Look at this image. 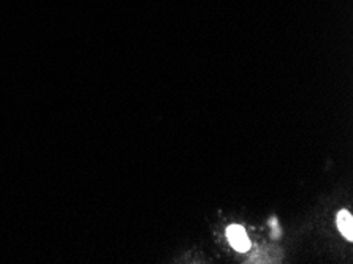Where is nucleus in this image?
Returning <instances> with one entry per match:
<instances>
[{
  "instance_id": "nucleus-2",
  "label": "nucleus",
  "mask_w": 353,
  "mask_h": 264,
  "mask_svg": "<svg viewBox=\"0 0 353 264\" xmlns=\"http://www.w3.org/2000/svg\"><path fill=\"white\" fill-rule=\"evenodd\" d=\"M338 228L347 241H353V217L349 211H341L338 214Z\"/></svg>"
},
{
  "instance_id": "nucleus-1",
  "label": "nucleus",
  "mask_w": 353,
  "mask_h": 264,
  "mask_svg": "<svg viewBox=\"0 0 353 264\" xmlns=\"http://www.w3.org/2000/svg\"><path fill=\"white\" fill-rule=\"evenodd\" d=\"M227 236H228L230 244L233 245L234 250L248 252L250 249V241L248 238V234H245V230L243 226L232 225L227 230Z\"/></svg>"
}]
</instances>
